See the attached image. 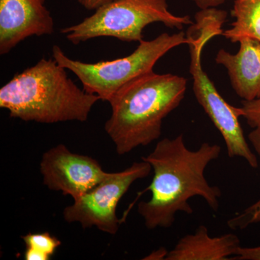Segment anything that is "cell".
I'll list each match as a JSON object with an SVG mask.
<instances>
[{"instance_id":"1","label":"cell","mask_w":260,"mask_h":260,"mask_svg":"<svg viewBox=\"0 0 260 260\" xmlns=\"http://www.w3.org/2000/svg\"><path fill=\"white\" fill-rule=\"evenodd\" d=\"M220 153V145L208 142L191 150L186 146L184 135H179L160 140L151 153L142 158L153 171L151 183L145 189L151 192V198L138 205V213L147 229H169L179 212L192 214L189 200L193 197L203 198L212 210L218 211L222 191L210 184L205 172Z\"/></svg>"},{"instance_id":"2","label":"cell","mask_w":260,"mask_h":260,"mask_svg":"<svg viewBox=\"0 0 260 260\" xmlns=\"http://www.w3.org/2000/svg\"><path fill=\"white\" fill-rule=\"evenodd\" d=\"M186 83L184 77L153 70L121 87L109 102L112 114L104 127L116 153L125 155L158 140L162 121L184 99Z\"/></svg>"},{"instance_id":"3","label":"cell","mask_w":260,"mask_h":260,"mask_svg":"<svg viewBox=\"0 0 260 260\" xmlns=\"http://www.w3.org/2000/svg\"><path fill=\"white\" fill-rule=\"evenodd\" d=\"M54 58H42L0 88V108L25 121L84 122L100 97L77 86Z\"/></svg>"},{"instance_id":"4","label":"cell","mask_w":260,"mask_h":260,"mask_svg":"<svg viewBox=\"0 0 260 260\" xmlns=\"http://www.w3.org/2000/svg\"><path fill=\"white\" fill-rule=\"evenodd\" d=\"M196 23L188 31L190 52L189 73L193 79V91L197 101L223 137L228 155L239 157L251 168L258 167L257 157L253 153L239 122V107H233L220 95L213 82L203 70L202 53L212 38L222 35L223 24L218 15L201 13L195 17Z\"/></svg>"},{"instance_id":"5","label":"cell","mask_w":260,"mask_h":260,"mask_svg":"<svg viewBox=\"0 0 260 260\" xmlns=\"http://www.w3.org/2000/svg\"><path fill=\"white\" fill-rule=\"evenodd\" d=\"M187 44L184 32H164L151 41H141L134 52L125 57L97 63L70 59L59 46L52 48V57L60 66L74 73L83 89L95 94L103 102H110L116 92L128 82L153 71L157 61L169 51Z\"/></svg>"},{"instance_id":"6","label":"cell","mask_w":260,"mask_h":260,"mask_svg":"<svg viewBox=\"0 0 260 260\" xmlns=\"http://www.w3.org/2000/svg\"><path fill=\"white\" fill-rule=\"evenodd\" d=\"M157 22L180 30L193 23L188 15L171 13L167 0H114L98 8L80 23L61 29L60 32L75 45L99 37L140 43L143 40L145 27Z\"/></svg>"},{"instance_id":"7","label":"cell","mask_w":260,"mask_h":260,"mask_svg":"<svg viewBox=\"0 0 260 260\" xmlns=\"http://www.w3.org/2000/svg\"><path fill=\"white\" fill-rule=\"evenodd\" d=\"M151 171L150 164L143 160L121 172L108 173L97 185L64 208L63 218L69 223H79L83 229L95 226L114 235L122 222L116 215L119 201L133 183L146 178Z\"/></svg>"},{"instance_id":"8","label":"cell","mask_w":260,"mask_h":260,"mask_svg":"<svg viewBox=\"0 0 260 260\" xmlns=\"http://www.w3.org/2000/svg\"><path fill=\"white\" fill-rule=\"evenodd\" d=\"M40 172L44 185L73 200L97 185L108 174L95 159L73 153L63 144L43 154Z\"/></svg>"},{"instance_id":"9","label":"cell","mask_w":260,"mask_h":260,"mask_svg":"<svg viewBox=\"0 0 260 260\" xmlns=\"http://www.w3.org/2000/svg\"><path fill=\"white\" fill-rule=\"evenodd\" d=\"M54 23L45 0H0V54L31 37L51 35Z\"/></svg>"},{"instance_id":"10","label":"cell","mask_w":260,"mask_h":260,"mask_svg":"<svg viewBox=\"0 0 260 260\" xmlns=\"http://www.w3.org/2000/svg\"><path fill=\"white\" fill-rule=\"evenodd\" d=\"M239 44L234 54L220 49L215 61L226 69L237 95L243 101L255 100L260 98V42L245 38Z\"/></svg>"},{"instance_id":"11","label":"cell","mask_w":260,"mask_h":260,"mask_svg":"<svg viewBox=\"0 0 260 260\" xmlns=\"http://www.w3.org/2000/svg\"><path fill=\"white\" fill-rule=\"evenodd\" d=\"M239 246L240 239L235 234L211 237L208 228L201 225L194 234L179 239L174 249L168 253L166 260L232 259L231 256L236 255Z\"/></svg>"},{"instance_id":"12","label":"cell","mask_w":260,"mask_h":260,"mask_svg":"<svg viewBox=\"0 0 260 260\" xmlns=\"http://www.w3.org/2000/svg\"><path fill=\"white\" fill-rule=\"evenodd\" d=\"M236 19L222 36L232 43L249 38L260 42V0H236L232 11Z\"/></svg>"},{"instance_id":"13","label":"cell","mask_w":260,"mask_h":260,"mask_svg":"<svg viewBox=\"0 0 260 260\" xmlns=\"http://www.w3.org/2000/svg\"><path fill=\"white\" fill-rule=\"evenodd\" d=\"M21 238L25 244V260H49L61 244L59 239L48 232L29 233Z\"/></svg>"},{"instance_id":"14","label":"cell","mask_w":260,"mask_h":260,"mask_svg":"<svg viewBox=\"0 0 260 260\" xmlns=\"http://www.w3.org/2000/svg\"><path fill=\"white\" fill-rule=\"evenodd\" d=\"M249 141L260 158V126L254 128L249 134ZM260 223V198L242 213L236 214L227 221L228 226L232 230H243L249 225Z\"/></svg>"},{"instance_id":"15","label":"cell","mask_w":260,"mask_h":260,"mask_svg":"<svg viewBox=\"0 0 260 260\" xmlns=\"http://www.w3.org/2000/svg\"><path fill=\"white\" fill-rule=\"evenodd\" d=\"M241 116L252 128L260 126V98L252 101H242L239 107Z\"/></svg>"},{"instance_id":"16","label":"cell","mask_w":260,"mask_h":260,"mask_svg":"<svg viewBox=\"0 0 260 260\" xmlns=\"http://www.w3.org/2000/svg\"><path fill=\"white\" fill-rule=\"evenodd\" d=\"M233 259L260 260V246L255 247L239 246Z\"/></svg>"},{"instance_id":"17","label":"cell","mask_w":260,"mask_h":260,"mask_svg":"<svg viewBox=\"0 0 260 260\" xmlns=\"http://www.w3.org/2000/svg\"><path fill=\"white\" fill-rule=\"evenodd\" d=\"M193 2L200 10H207L210 8H216L223 4L226 0H190Z\"/></svg>"},{"instance_id":"18","label":"cell","mask_w":260,"mask_h":260,"mask_svg":"<svg viewBox=\"0 0 260 260\" xmlns=\"http://www.w3.org/2000/svg\"><path fill=\"white\" fill-rule=\"evenodd\" d=\"M83 8L89 10H95L103 5L114 1V0H78Z\"/></svg>"},{"instance_id":"19","label":"cell","mask_w":260,"mask_h":260,"mask_svg":"<svg viewBox=\"0 0 260 260\" xmlns=\"http://www.w3.org/2000/svg\"><path fill=\"white\" fill-rule=\"evenodd\" d=\"M169 251L164 248H160L158 250L153 251L148 256L147 259H167Z\"/></svg>"}]
</instances>
